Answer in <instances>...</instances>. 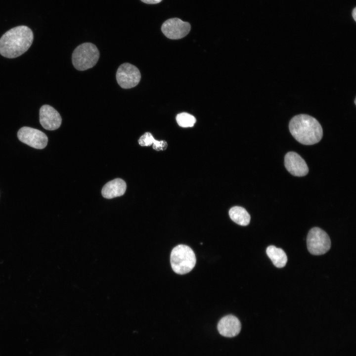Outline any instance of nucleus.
I'll use <instances>...</instances> for the list:
<instances>
[{
  "instance_id": "obj_6",
  "label": "nucleus",
  "mask_w": 356,
  "mask_h": 356,
  "mask_svg": "<svg viewBox=\"0 0 356 356\" xmlns=\"http://www.w3.org/2000/svg\"><path fill=\"white\" fill-rule=\"evenodd\" d=\"M116 78L118 84L122 88L128 89L138 84L141 79V74L134 65L124 63L118 68Z\"/></svg>"
},
{
  "instance_id": "obj_14",
  "label": "nucleus",
  "mask_w": 356,
  "mask_h": 356,
  "mask_svg": "<svg viewBox=\"0 0 356 356\" xmlns=\"http://www.w3.org/2000/svg\"><path fill=\"white\" fill-rule=\"evenodd\" d=\"M230 219L235 223L242 226L249 224L250 221V216L248 212L243 207L234 206L229 211Z\"/></svg>"
},
{
  "instance_id": "obj_1",
  "label": "nucleus",
  "mask_w": 356,
  "mask_h": 356,
  "mask_svg": "<svg viewBox=\"0 0 356 356\" xmlns=\"http://www.w3.org/2000/svg\"><path fill=\"white\" fill-rule=\"evenodd\" d=\"M33 39V32L28 27L21 25L14 27L0 38V54L8 58L17 57L29 48Z\"/></svg>"
},
{
  "instance_id": "obj_10",
  "label": "nucleus",
  "mask_w": 356,
  "mask_h": 356,
  "mask_svg": "<svg viewBox=\"0 0 356 356\" xmlns=\"http://www.w3.org/2000/svg\"><path fill=\"white\" fill-rule=\"evenodd\" d=\"M284 165L293 176L303 177L308 173L309 168L305 160L297 153L290 151L284 157Z\"/></svg>"
},
{
  "instance_id": "obj_18",
  "label": "nucleus",
  "mask_w": 356,
  "mask_h": 356,
  "mask_svg": "<svg viewBox=\"0 0 356 356\" xmlns=\"http://www.w3.org/2000/svg\"><path fill=\"white\" fill-rule=\"evenodd\" d=\"M356 8H354V9H353V11H352V14L353 17V18H354V19L355 20H356Z\"/></svg>"
},
{
  "instance_id": "obj_8",
  "label": "nucleus",
  "mask_w": 356,
  "mask_h": 356,
  "mask_svg": "<svg viewBox=\"0 0 356 356\" xmlns=\"http://www.w3.org/2000/svg\"><path fill=\"white\" fill-rule=\"evenodd\" d=\"M191 26L187 22L178 18L167 20L162 25L161 31L168 38L178 40L185 37L190 32Z\"/></svg>"
},
{
  "instance_id": "obj_12",
  "label": "nucleus",
  "mask_w": 356,
  "mask_h": 356,
  "mask_svg": "<svg viewBox=\"0 0 356 356\" xmlns=\"http://www.w3.org/2000/svg\"><path fill=\"white\" fill-rule=\"evenodd\" d=\"M126 188V182L121 178H117L106 183L102 189L101 194L104 198L111 199L124 195Z\"/></svg>"
},
{
  "instance_id": "obj_4",
  "label": "nucleus",
  "mask_w": 356,
  "mask_h": 356,
  "mask_svg": "<svg viewBox=\"0 0 356 356\" xmlns=\"http://www.w3.org/2000/svg\"><path fill=\"white\" fill-rule=\"evenodd\" d=\"M99 58V52L96 46L91 43H85L74 49L72 61L75 69L85 71L95 66Z\"/></svg>"
},
{
  "instance_id": "obj_16",
  "label": "nucleus",
  "mask_w": 356,
  "mask_h": 356,
  "mask_svg": "<svg viewBox=\"0 0 356 356\" xmlns=\"http://www.w3.org/2000/svg\"><path fill=\"white\" fill-rule=\"evenodd\" d=\"M176 119L178 125L183 128L192 127L196 121L193 115L186 112L178 114Z\"/></svg>"
},
{
  "instance_id": "obj_13",
  "label": "nucleus",
  "mask_w": 356,
  "mask_h": 356,
  "mask_svg": "<svg viewBox=\"0 0 356 356\" xmlns=\"http://www.w3.org/2000/svg\"><path fill=\"white\" fill-rule=\"evenodd\" d=\"M266 253L276 267L281 268L285 266L287 262V257L282 249L270 245L267 247Z\"/></svg>"
},
{
  "instance_id": "obj_3",
  "label": "nucleus",
  "mask_w": 356,
  "mask_h": 356,
  "mask_svg": "<svg viewBox=\"0 0 356 356\" xmlns=\"http://www.w3.org/2000/svg\"><path fill=\"white\" fill-rule=\"evenodd\" d=\"M170 261L174 272L178 274H184L194 268L196 259L191 248L187 245L180 244L172 250Z\"/></svg>"
},
{
  "instance_id": "obj_19",
  "label": "nucleus",
  "mask_w": 356,
  "mask_h": 356,
  "mask_svg": "<svg viewBox=\"0 0 356 356\" xmlns=\"http://www.w3.org/2000/svg\"><path fill=\"white\" fill-rule=\"evenodd\" d=\"M355 104H356V99H355Z\"/></svg>"
},
{
  "instance_id": "obj_11",
  "label": "nucleus",
  "mask_w": 356,
  "mask_h": 356,
  "mask_svg": "<svg viewBox=\"0 0 356 356\" xmlns=\"http://www.w3.org/2000/svg\"><path fill=\"white\" fill-rule=\"evenodd\" d=\"M218 330L222 335L227 337L236 336L241 330V323L239 319L233 315L223 316L219 321Z\"/></svg>"
},
{
  "instance_id": "obj_2",
  "label": "nucleus",
  "mask_w": 356,
  "mask_h": 356,
  "mask_svg": "<svg viewBox=\"0 0 356 356\" xmlns=\"http://www.w3.org/2000/svg\"><path fill=\"white\" fill-rule=\"evenodd\" d=\"M289 128L292 135L304 145L315 144L323 135L322 128L318 121L307 114L293 117L289 122Z\"/></svg>"
},
{
  "instance_id": "obj_9",
  "label": "nucleus",
  "mask_w": 356,
  "mask_h": 356,
  "mask_svg": "<svg viewBox=\"0 0 356 356\" xmlns=\"http://www.w3.org/2000/svg\"><path fill=\"white\" fill-rule=\"evenodd\" d=\"M39 114L40 123L45 130L53 131L60 127L62 118L53 107L47 104L43 105L40 109Z\"/></svg>"
},
{
  "instance_id": "obj_7",
  "label": "nucleus",
  "mask_w": 356,
  "mask_h": 356,
  "mask_svg": "<svg viewBox=\"0 0 356 356\" xmlns=\"http://www.w3.org/2000/svg\"><path fill=\"white\" fill-rule=\"evenodd\" d=\"M20 141L36 149H44L47 144L48 138L43 132L28 127H23L17 133Z\"/></svg>"
},
{
  "instance_id": "obj_17",
  "label": "nucleus",
  "mask_w": 356,
  "mask_h": 356,
  "mask_svg": "<svg viewBox=\"0 0 356 356\" xmlns=\"http://www.w3.org/2000/svg\"><path fill=\"white\" fill-rule=\"evenodd\" d=\"M144 3L147 4H156L160 2L162 0H140Z\"/></svg>"
},
{
  "instance_id": "obj_15",
  "label": "nucleus",
  "mask_w": 356,
  "mask_h": 356,
  "mask_svg": "<svg viewBox=\"0 0 356 356\" xmlns=\"http://www.w3.org/2000/svg\"><path fill=\"white\" fill-rule=\"evenodd\" d=\"M138 143L142 146H148L153 144V148L156 151L164 150L168 146L166 141L156 140L152 134L149 132L144 133L138 139Z\"/></svg>"
},
{
  "instance_id": "obj_5",
  "label": "nucleus",
  "mask_w": 356,
  "mask_h": 356,
  "mask_svg": "<svg viewBox=\"0 0 356 356\" xmlns=\"http://www.w3.org/2000/svg\"><path fill=\"white\" fill-rule=\"evenodd\" d=\"M307 243L308 251L313 255H323L331 247V240L328 235L317 227H313L309 231Z\"/></svg>"
}]
</instances>
